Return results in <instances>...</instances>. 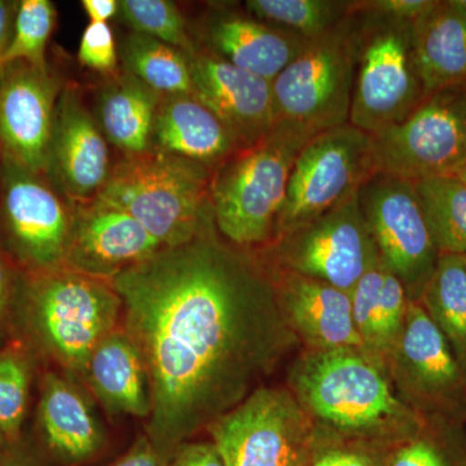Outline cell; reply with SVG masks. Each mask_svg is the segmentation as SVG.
I'll return each mask as SVG.
<instances>
[{"instance_id":"6da1fadb","label":"cell","mask_w":466,"mask_h":466,"mask_svg":"<svg viewBox=\"0 0 466 466\" xmlns=\"http://www.w3.org/2000/svg\"><path fill=\"white\" fill-rule=\"evenodd\" d=\"M110 284L122 300L121 328L148 373L152 410L144 435L167 461L300 346L265 262L229 244L216 223Z\"/></svg>"},{"instance_id":"7a4b0ae2","label":"cell","mask_w":466,"mask_h":466,"mask_svg":"<svg viewBox=\"0 0 466 466\" xmlns=\"http://www.w3.org/2000/svg\"><path fill=\"white\" fill-rule=\"evenodd\" d=\"M287 388L317 431L339 440L389 451L425 424L395 391L385 364L364 349H302Z\"/></svg>"},{"instance_id":"3957f363","label":"cell","mask_w":466,"mask_h":466,"mask_svg":"<svg viewBox=\"0 0 466 466\" xmlns=\"http://www.w3.org/2000/svg\"><path fill=\"white\" fill-rule=\"evenodd\" d=\"M17 315L43 354L84 379L92 351L118 328L122 300L110 281L61 267L27 274Z\"/></svg>"},{"instance_id":"277c9868","label":"cell","mask_w":466,"mask_h":466,"mask_svg":"<svg viewBox=\"0 0 466 466\" xmlns=\"http://www.w3.org/2000/svg\"><path fill=\"white\" fill-rule=\"evenodd\" d=\"M312 137L278 122L259 142L236 150L214 167L211 208L225 240L253 251L271 244L294 161Z\"/></svg>"},{"instance_id":"5b68a950","label":"cell","mask_w":466,"mask_h":466,"mask_svg":"<svg viewBox=\"0 0 466 466\" xmlns=\"http://www.w3.org/2000/svg\"><path fill=\"white\" fill-rule=\"evenodd\" d=\"M213 167L150 148L126 155L96 198L137 219L164 248L192 240L214 225Z\"/></svg>"},{"instance_id":"8992f818","label":"cell","mask_w":466,"mask_h":466,"mask_svg":"<svg viewBox=\"0 0 466 466\" xmlns=\"http://www.w3.org/2000/svg\"><path fill=\"white\" fill-rule=\"evenodd\" d=\"M357 75L349 124L370 135L403 122L426 100L413 21L358 8Z\"/></svg>"},{"instance_id":"52a82bcc","label":"cell","mask_w":466,"mask_h":466,"mask_svg":"<svg viewBox=\"0 0 466 466\" xmlns=\"http://www.w3.org/2000/svg\"><path fill=\"white\" fill-rule=\"evenodd\" d=\"M357 75L355 17L309 39L274 82L276 124L317 137L349 124Z\"/></svg>"},{"instance_id":"ba28073f","label":"cell","mask_w":466,"mask_h":466,"mask_svg":"<svg viewBox=\"0 0 466 466\" xmlns=\"http://www.w3.org/2000/svg\"><path fill=\"white\" fill-rule=\"evenodd\" d=\"M208 431L226 466H308L317 441L287 386H260Z\"/></svg>"},{"instance_id":"9c48e42d","label":"cell","mask_w":466,"mask_h":466,"mask_svg":"<svg viewBox=\"0 0 466 466\" xmlns=\"http://www.w3.org/2000/svg\"><path fill=\"white\" fill-rule=\"evenodd\" d=\"M372 148V135L350 124L309 139L291 168L272 242L358 192L375 174Z\"/></svg>"},{"instance_id":"30bf717a","label":"cell","mask_w":466,"mask_h":466,"mask_svg":"<svg viewBox=\"0 0 466 466\" xmlns=\"http://www.w3.org/2000/svg\"><path fill=\"white\" fill-rule=\"evenodd\" d=\"M257 254L267 265L318 279L348 293L380 259L359 191Z\"/></svg>"},{"instance_id":"8fae6325","label":"cell","mask_w":466,"mask_h":466,"mask_svg":"<svg viewBox=\"0 0 466 466\" xmlns=\"http://www.w3.org/2000/svg\"><path fill=\"white\" fill-rule=\"evenodd\" d=\"M375 174L419 182L455 175L466 158V87L426 97L407 119L372 135Z\"/></svg>"},{"instance_id":"7c38bea8","label":"cell","mask_w":466,"mask_h":466,"mask_svg":"<svg viewBox=\"0 0 466 466\" xmlns=\"http://www.w3.org/2000/svg\"><path fill=\"white\" fill-rule=\"evenodd\" d=\"M386 368L400 400L419 415L466 426V373L420 302H408Z\"/></svg>"},{"instance_id":"4fadbf2b","label":"cell","mask_w":466,"mask_h":466,"mask_svg":"<svg viewBox=\"0 0 466 466\" xmlns=\"http://www.w3.org/2000/svg\"><path fill=\"white\" fill-rule=\"evenodd\" d=\"M359 204L383 265L400 279L408 299L419 302L440 251L426 223L415 183L373 174L359 189Z\"/></svg>"},{"instance_id":"5bb4252c","label":"cell","mask_w":466,"mask_h":466,"mask_svg":"<svg viewBox=\"0 0 466 466\" xmlns=\"http://www.w3.org/2000/svg\"><path fill=\"white\" fill-rule=\"evenodd\" d=\"M0 226L8 253L26 274L66 267L73 213L46 183L3 155Z\"/></svg>"},{"instance_id":"9a60e30c","label":"cell","mask_w":466,"mask_h":466,"mask_svg":"<svg viewBox=\"0 0 466 466\" xmlns=\"http://www.w3.org/2000/svg\"><path fill=\"white\" fill-rule=\"evenodd\" d=\"M60 84L47 70L24 63L0 76L3 155L36 174L47 173Z\"/></svg>"},{"instance_id":"2e32d148","label":"cell","mask_w":466,"mask_h":466,"mask_svg":"<svg viewBox=\"0 0 466 466\" xmlns=\"http://www.w3.org/2000/svg\"><path fill=\"white\" fill-rule=\"evenodd\" d=\"M162 248L126 211L95 198L79 204L73 211L66 267L110 281Z\"/></svg>"},{"instance_id":"e0dca14e","label":"cell","mask_w":466,"mask_h":466,"mask_svg":"<svg viewBox=\"0 0 466 466\" xmlns=\"http://www.w3.org/2000/svg\"><path fill=\"white\" fill-rule=\"evenodd\" d=\"M195 96L227 126L240 148L259 142L276 125L272 82L211 52L189 56Z\"/></svg>"},{"instance_id":"ac0fdd59","label":"cell","mask_w":466,"mask_h":466,"mask_svg":"<svg viewBox=\"0 0 466 466\" xmlns=\"http://www.w3.org/2000/svg\"><path fill=\"white\" fill-rule=\"evenodd\" d=\"M265 265L281 314L303 349L367 350L355 328L348 291L289 269Z\"/></svg>"},{"instance_id":"d6986e66","label":"cell","mask_w":466,"mask_h":466,"mask_svg":"<svg viewBox=\"0 0 466 466\" xmlns=\"http://www.w3.org/2000/svg\"><path fill=\"white\" fill-rule=\"evenodd\" d=\"M47 173L67 198L95 200L110 174L106 137L75 92L58 97Z\"/></svg>"},{"instance_id":"ffe728a7","label":"cell","mask_w":466,"mask_h":466,"mask_svg":"<svg viewBox=\"0 0 466 466\" xmlns=\"http://www.w3.org/2000/svg\"><path fill=\"white\" fill-rule=\"evenodd\" d=\"M38 422L47 458L58 465H84L106 444L90 401L70 376L48 372L43 377Z\"/></svg>"},{"instance_id":"44dd1931","label":"cell","mask_w":466,"mask_h":466,"mask_svg":"<svg viewBox=\"0 0 466 466\" xmlns=\"http://www.w3.org/2000/svg\"><path fill=\"white\" fill-rule=\"evenodd\" d=\"M308 41L299 34L242 15H220L208 27L211 54L269 82L289 66Z\"/></svg>"},{"instance_id":"7402d4cb","label":"cell","mask_w":466,"mask_h":466,"mask_svg":"<svg viewBox=\"0 0 466 466\" xmlns=\"http://www.w3.org/2000/svg\"><path fill=\"white\" fill-rule=\"evenodd\" d=\"M152 144L162 152L213 168L240 149L231 131L195 95H174L159 101Z\"/></svg>"},{"instance_id":"603a6c76","label":"cell","mask_w":466,"mask_h":466,"mask_svg":"<svg viewBox=\"0 0 466 466\" xmlns=\"http://www.w3.org/2000/svg\"><path fill=\"white\" fill-rule=\"evenodd\" d=\"M84 379L112 415L149 419L152 403L146 364L121 327L104 337L92 351Z\"/></svg>"},{"instance_id":"cb8c5ba5","label":"cell","mask_w":466,"mask_h":466,"mask_svg":"<svg viewBox=\"0 0 466 466\" xmlns=\"http://www.w3.org/2000/svg\"><path fill=\"white\" fill-rule=\"evenodd\" d=\"M413 41L426 96L466 87V7L458 0H434L413 21Z\"/></svg>"},{"instance_id":"d4e9b609","label":"cell","mask_w":466,"mask_h":466,"mask_svg":"<svg viewBox=\"0 0 466 466\" xmlns=\"http://www.w3.org/2000/svg\"><path fill=\"white\" fill-rule=\"evenodd\" d=\"M161 97L130 75L109 86L99 106L106 139L126 155H139L152 148L153 125Z\"/></svg>"},{"instance_id":"484cf974","label":"cell","mask_w":466,"mask_h":466,"mask_svg":"<svg viewBox=\"0 0 466 466\" xmlns=\"http://www.w3.org/2000/svg\"><path fill=\"white\" fill-rule=\"evenodd\" d=\"M420 305L450 343L466 373V263L464 256L441 254Z\"/></svg>"},{"instance_id":"4316f807","label":"cell","mask_w":466,"mask_h":466,"mask_svg":"<svg viewBox=\"0 0 466 466\" xmlns=\"http://www.w3.org/2000/svg\"><path fill=\"white\" fill-rule=\"evenodd\" d=\"M122 60L128 75L161 96L195 95L189 57L173 46L134 32L122 46Z\"/></svg>"},{"instance_id":"83f0119b","label":"cell","mask_w":466,"mask_h":466,"mask_svg":"<svg viewBox=\"0 0 466 466\" xmlns=\"http://www.w3.org/2000/svg\"><path fill=\"white\" fill-rule=\"evenodd\" d=\"M435 247L441 254L466 256V182L441 175L415 182Z\"/></svg>"},{"instance_id":"f1b7e54d","label":"cell","mask_w":466,"mask_h":466,"mask_svg":"<svg viewBox=\"0 0 466 466\" xmlns=\"http://www.w3.org/2000/svg\"><path fill=\"white\" fill-rule=\"evenodd\" d=\"M465 428L425 419L419 433L386 452L385 466H466Z\"/></svg>"},{"instance_id":"f546056e","label":"cell","mask_w":466,"mask_h":466,"mask_svg":"<svg viewBox=\"0 0 466 466\" xmlns=\"http://www.w3.org/2000/svg\"><path fill=\"white\" fill-rule=\"evenodd\" d=\"M248 11L265 21L312 39L333 29L351 14L352 2L341 0H249Z\"/></svg>"},{"instance_id":"4dcf8cb0","label":"cell","mask_w":466,"mask_h":466,"mask_svg":"<svg viewBox=\"0 0 466 466\" xmlns=\"http://www.w3.org/2000/svg\"><path fill=\"white\" fill-rule=\"evenodd\" d=\"M56 21V9L50 0H23L18 3L11 39L3 64L24 63L47 70L46 48Z\"/></svg>"},{"instance_id":"1f68e13d","label":"cell","mask_w":466,"mask_h":466,"mask_svg":"<svg viewBox=\"0 0 466 466\" xmlns=\"http://www.w3.org/2000/svg\"><path fill=\"white\" fill-rule=\"evenodd\" d=\"M119 14L135 33L173 46L192 56L198 51L187 33L186 21L174 3L167 0H122Z\"/></svg>"},{"instance_id":"d6a6232c","label":"cell","mask_w":466,"mask_h":466,"mask_svg":"<svg viewBox=\"0 0 466 466\" xmlns=\"http://www.w3.org/2000/svg\"><path fill=\"white\" fill-rule=\"evenodd\" d=\"M30 392V367L14 350L0 352V434L7 443L20 437Z\"/></svg>"},{"instance_id":"836d02e7","label":"cell","mask_w":466,"mask_h":466,"mask_svg":"<svg viewBox=\"0 0 466 466\" xmlns=\"http://www.w3.org/2000/svg\"><path fill=\"white\" fill-rule=\"evenodd\" d=\"M385 271L386 267L380 257L375 265L361 276L354 289L350 291L355 328L368 351L375 357L377 323Z\"/></svg>"},{"instance_id":"e575fe53","label":"cell","mask_w":466,"mask_h":466,"mask_svg":"<svg viewBox=\"0 0 466 466\" xmlns=\"http://www.w3.org/2000/svg\"><path fill=\"white\" fill-rule=\"evenodd\" d=\"M386 267V266H385ZM408 299L400 279L386 267L383 278L379 323H377L376 357L386 366L392 349L400 339L406 320Z\"/></svg>"},{"instance_id":"d590c367","label":"cell","mask_w":466,"mask_h":466,"mask_svg":"<svg viewBox=\"0 0 466 466\" xmlns=\"http://www.w3.org/2000/svg\"><path fill=\"white\" fill-rule=\"evenodd\" d=\"M388 451L343 441L317 431L314 451L308 466H385Z\"/></svg>"},{"instance_id":"8d00e7d4","label":"cell","mask_w":466,"mask_h":466,"mask_svg":"<svg viewBox=\"0 0 466 466\" xmlns=\"http://www.w3.org/2000/svg\"><path fill=\"white\" fill-rule=\"evenodd\" d=\"M115 34L106 23H90L82 34L78 58L81 64L101 73L113 72L116 66Z\"/></svg>"},{"instance_id":"74e56055","label":"cell","mask_w":466,"mask_h":466,"mask_svg":"<svg viewBox=\"0 0 466 466\" xmlns=\"http://www.w3.org/2000/svg\"><path fill=\"white\" fill-rule=\"evenodd\" d=\"M16 265L0 238V332L17 314L24 279L18 275Z\"/></svg>"},{"instance_id":"f35d334b","label":"cell","mask_w":466,"mask_h":466,"mask_svg":"<svg viewBox=\"0 0 466 466\" xmlns=\"http://www.w3.org/2000/svg\"><path fill=\"white\" fill-rule=\"evenodd\" d=\"M433 5L434 0H370V2H355L358 8L408 21H415Z\"/></svg>"},{"instance_id":"ab89813d","label":"cell","mask_w":466,"mask_h":466,"mask_svg":"<svg viewBox=\"0 0 466 466\" xmlns=\"http://www.w3.org/2000/svg\"><path fill=\"white\" fill-rule=\"evenodd\" d=\"M167 466H226L213 441H187L175 451Z\"/></svg>"},{"instance_id":"60d3db41","label":"cell","mask_w":466,"mask_h":466,"mask_svg":"<svg viewBox=\"0 0 466 466\" xmlns=\"http://www.w3.org/2000/svg\"><path fill=\"white\" fill-rule=\"evenodd\" d=\"M168 461L153 447L146 435L135 441L124 456L109 466H167Z\"/></svg>"},{"instance_id":"b9f144b4","label":"cell","mask_w":466,"mask_h":466,"mask_svg":"<svg viewBox=\"0 0 466 466\" xmlns=\"http://www.w3.org/2000/svg\"><path fill=\"white\" fill-rule=\"evenodd\" d=\"M50 461L43 453L20 444V441L5 444L0 452V466H51Z\"/></svg>"},{"instance_id":"7bdbcfd3","label":"cell","mask_w":466,"mask_h":466,"mask_svg":"<svg viewBox=\"0 0 466 466\" xmlns=\"http://www.w3.org/2000/svg\"><path fill=\"white\" fill-rule=\"evenodd\" d=\"M17 7L18 3L0 0V76H2L3 72L5 70L3 58H5L9 39H11L12 30H14V21L15 16H16Z\"/></svg>"},{"instance_id":"ee69618b","label":"cell","mask_w":466,"mask_h":466,"mask_svg":"<svg viewBox=\"0 0 466 466\" xmlns=\"http://www.w3.org/2000/svg\"><path fill=\"white\" fill-rule=\"evenodd\" d=\"M90 23H106L119 12V3L116 0H84L82 2Z\"/></svg>"},{"instance_id":"f6af8a7d","label":"cell","mask_w":466,"mask_h":466,"mask_svg":"<svg viewBox=\"0 0 466 466\" xmlns=\"http://www.w3.org/2000/svg\"><path fill=\"white\" fill-rule=\"evenodd\" d=\"M5 444H7V441H5V438L0 434V452H2V450L5 449Z\"/></svg>"},{"instance_id":"bcb514c9","label":"cell","mask_w":466,"mask_h":466,"mask_svg":"<svg viewBox=\"0 0 466 466\" xmlns=\"http://www.w3.org/2000/svg\"><path fill=\"white\" fill-rule=\"evenodd\" d=\"M464 173H466V158H465L464 164H462V167H460V170L455 175L464 174Z\"/></svg>"},{"instance_id":"7dc6e473","label":"cell","mask_w":466,"mask_h":466,"mask_svg":"<svg viewBox=\"0 0 466 466\" xmlns=\"http://www.w3.org/2000/svg\"><path fill=\"white\" fill-rule=\"evenodd\" d=\"M2 161H3V147H2V142H0V165H2ZM2 168V167H0Z\"/></svg>"},{"instance_id":"c3c4849f","label":"cell","mask_w":466,"mask_h":466,"mask_svg":"<svg viewBox=\"0 0 466 466\" xmlns=\"http://www.w3.org/2000/svg\"><path fill=\"white\" fill-rule=\"evenodd\" d=\"M458 177H461L462 180H465L466 182V173L464 174H459Z\"/></svg>"},{"instance_id":"681fc988","label":"cell","mask_w":466,"mask_h":466,"mask_svg":"<svg viewBox=\"0 0 466 466\" xmlns=\"http://www.w3.org/2000/svg\"><path fill=\"white\" fill-rule=\"evenodd\" d=\"M458 2L460 3V5H464V7H466V0H458Z\"/></svg>"},{"instance_id":"f907efd6","label":"cell","mask_w":466,"mask_h":466,"mask_svg":"<svg viewBox=\"0 0 466 466\" xmlns=\"http://www.w3.org/2000/svg\"><path fill=\"white\" fill-rule=\"evenodd\" d=\"M465 263H466V256H464Z\"/></svg>"}]
</instances>
